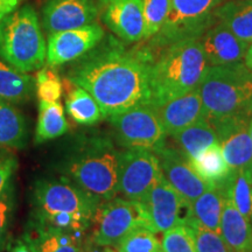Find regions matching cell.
<instances>
[{"label": "cell", "mask_w": 252, "mask_h": 252, "mask_svg": "<svg viewBox=\"0 0 252 252\" xmlns=\"http://www.w3.org/2000/svg\"><path fill=\"white\" fill-rule=\"evenodd\" d=\"M99 43L70 62L65 78L86 89L98 103L105 118L150 105V50H125L117 43Z\"/></svg>", "instance_id": "obj_1"}, {"label": "cell", "mask_w": 252, "mask_h": 252, "mask_svg": "<svg viewBox=\"0 0 252 252\" xmlns=\"http://www.w3.org/2000/svg\"><path fill=\"white\" fill-rule=\"evenodd\" d=\"M204 121L223 137L252 121V71L245 63L208 65L197 87Z\"/></svg>", "instance_id": "obj_2"}, {"label": "cell", "mask_w": 252, "mask_h": 252, "mask_svg": "<svg viewBox=\"0 0 252 252\" xmlns=\"http://www.w3.org/2000/svg\"><path fill=\"white\" fill-rule=\"evenodd\" d=\"M119 150L111 137L94 131L69 141L56 172L84 190L108 201L118 195Z\"/></svg>", "instance_id": "obj_3"}, {"label": "cell", "mask_w": 252, "mask_h": 252, "mask_svg": "<svg viewBox=\"0 0 252 252\" xmlns=\"http://www.w3.org/2000/svg\"><path fill=\"white\" fill-rule=\"evenodd\" d=\"M207 68L200 40H180L165 47L157 59L152 56L150 105L159 106L196 89Z\"/></svg>", "instance_id": "obj_4"}, {"label": "cell", "mask_w": 252, "mask_h": 252, "mask_svg": "<svg viewBox=\"0 0 252 252\" xmlns=\"http://www.w3.org/2000/svg\"><path fill=\"white\" fill-rule=\"evenodd\" d=\"M0 59L23 72L45 67L46 40L32 5H24L0 21Z\"/></svg>", "instance_id": "obj_5"}, {"label": "cell", "mask_w": 252, "mask_h": 252, "mask_svg": "<svg viewBox=\"0 0 252 252\" xmlns=\"http://www.w3.org/2000/svg\"><path fill=\"white\" fill-rule=\"evenodd\" d=\"M91 228V241L98 247L106 248L113 247L133 230L141 228L151 230V224L140 201L116 196L100 202L94 212Z\"/></svg>", "instance_id": "obj_6"}, {"label": "cell", "mask_w": 252, "mask_h": 252, "mask_svg": "<svg viewBox=\"0 0 252 252\" xmlns=\"http://www.w3.org/2000/svg\"><path fill=\"white\" fill-rule=\"evenodd\" d=\"M32 202L36 212L71 213L93 219L102 200L61 175L37 179L32 188Z\"/></svg>", "instance_id": "obj_7"}, {"label": "cell", "mask_w": 252, "mask_h": 252, "mask_svg": "<svg viewBox=\"0 0 252 252\" xmlns=\"http://www.w3.org/2000/svg\"><path fill=\"white\" fill-rule=\"evenodd\" d=\"M115 138L123 149L156 151L166 143V132L152 105H141L109 116Z\"/></svg>", "instance_id": "obj_8"}, {"label": "cell", "mask_w": 252, "mask_h": 252, "mask_svg": "<svg viewBox=\"0 0 252 252\" xmlns=\"http://www.w3.org/2000/svg\"><path fill=\"white\" fill-rule=\"evenodd\" d=\"M162 175L159 159L153 151H119L118 194H122L124 198L141 202Z\"/></svg>", "instance_id": "obj_9"}, {"label": "cell", "mask_w": 252, "mask_h": 252, "mask_svg": "<svg viewBox=\"0 0 252 252\" xmlns=\"http://www.w3.org/2000/svg\"><path fill=\"white\" fill-rule=\"evenodd\" d=\"M220 0H171V11L159 32V45L168 46L176 41L195 39L206 30Z\"/></svg>", "instance_id": "obj_10"}, {"label": "cell", "mask_w": 252, "mask_h": 252, "mask_svg": "<svg viewBox=\"0 0 252 252\" xmlns=\"http://www.w3.org/2000/svg\"><path fill=\"white\" fill-rule=\"evenodd\" d=\"M159 159L162 173L172 187L180 194L186 206L189 208L191 203L200 197L208 189L216 185L204 181L196 172L187 157L181 153L176 147L166 143L154 151Z\"/></svg>", "instance_id": "obj_11"}, {"label": "cell", "mask_w": 252, "mask_h": 252, "mask_svg": "<svg viewBox=\"0 0 252 252\" xmlns=\"http://www.w3.org/2000/svg\"><path fill=\"white\" fill-rule=\"evenodd\" d=\"M103 37L104 30L97 23L49 34L47 40V63L56 68L75 61L94 48Z\"/></svg>", "instance_id": "obj_12"}, {"label": "cell", "mask_w": 252, "mask_h": 252, "mask_svg": "<svg viewBox=\"0 0 252 252\" xmlns=\"http://www.w3.org/2000/svg\"><path fill=\"white\" fill-rule=\"evenodd\" d=\"M141 203L149 216L151 230L156 234L165 232L184 222L181 212L184 208L187 209V206L165 175L153 186Z\"/></svg>", "instance_id": "obj_13"}, {"label": "cell", "mask_w": 252, "mask_h": 252, "mask_svg": "<svg viewBox=\"0 0 252 252\" xmlns=\"http://www.w3.org/2000/svg\"><path fill=\"white\" fill-rule=\"evenodd\" d=\"M97 17L98 7L93 0H47L41 8L42 28L48 35L94 24Z\"/></svg>", "instance_id": "obj_14"}, {"label": "cell", "mask_w": 252, "mask_h": 252, "mask_svg": "<svg viewBox=\"0 0 252 252\" xmlns=\"http://www.w3.org/2000/svg\"><path fill=\"white\" fill-rule=\"evenodd\" d=\"M98 14L125 42L144 39V0H100Z\"/></svg>", "instance_id": "obj_15"}, {"label": "cell", "mask_w": 252, "mask_h": 252, "mask_svg": "<svg viewBox=\"0 0 252 252\" xmlns=\"http://www.w3.org/2000/svg\"><path fill=\"white\" fill-rule=\"evenodd\" d=\"M84 236L58 229L31 216L21 238L32 252H81Z\"/></svg>", "instance_id": "obj_16"}, {"label": "cell", "mask_w": 252, "mask_h": 252, "mask_svg": "<svg viewBox=\"0 0 252 252\" xmlns=\"http://www.w3.org/2000/svg\"><path fill=\"white\" fill-rule=\"evenodd\" d=\"M153 108L169 137L204 119L203 104L197 88L184 96Z\"/></svg>", "instance_id": "obj_17"}, {"label": "cell", "mask_w": 252, "mask_h": 252, "mask_svg": "<svg viewBox=\"0 0 252 252\" xmlns=\"http://www.w3.org/2000/svg\"><path fill=\"white\" fill-rule=\"evenodd\" d=\"M200 41L208 65H225L242 62L250 46L238 39L222 23L210 28Z\"/></svg>", "instance_id": "obj_18"}, {"label": "cell", "mask_w": 252, "mask_h": 252, "mask_svg": "<svg viewBox=\"0 0 252 252\" xmlns=\"http://www.w3.org/2000/svg\"><path fill=\"white\" fill-rule=\"evenodd\" d=\"M220 236L232 252H252V224L225 195L220 217Z\"/></svg>", "instance_id": "obj_19"}, {"label": "cell", "mask_w": 252, "mask_h": 252, "mask_svg": "<svg viewBox=\"0 0 252 252\" xmlns=\"http://www.w3.org/2000/svg\"><path fill=\"white\" fill-rule=\"evenodd\" d=\"M223 156L231 169L242 171L252 185V141L249 126H239L219 139Z\"/></svg>", "instance_id": "obj_20"}, {"label": "cell", "mask_w": 252, "mask_h": 252, "mask_svg": "<svg viewBox=\"0 0 252 252\" xmlns=\"http://www.w3.org/2000/svg\"><path fill=\"white\" fill-rule=\"evenodd\" d=\"M215 18L238 39L252 43V0H230L214 11Z\"/></svg>", "instance_id": "obj_21"}, {"label": "cell", "mask_w": 252, "mask_h": 252, "mask_svg": "<svg viewBox=\"0 0 252 252\" xmlns=\"http://www.w3.org/2000/svg\"><path fill=\"white\" fill-rule=\"evenodd\" d=\"M67 84V97H65V110L74 122L84 126H91L102 121L104 113L98 103L86 89L71 83L64 78Z\"/></svg>", "instance_id": "obj_22"}, {"label": "cell", "mask_w": 252, "mask_h": 252, "mask_svg": "<svg viewBox=\"0 0 252 252\" xmlns=\"http://www.w3.org/2000/svg\"><path fill=\"white\" fill-rule=\"evenodd\" d=\"M224 200V189L222 186H215L197 197L186 213L193 216L201 225L220 234V217Z\"/></svg>", "instance_id": "obj_23"}, {"label": "cell", "mask_w": 252, "mask_h": 252, "mask_svg": "<svg viewBox=\"0 0 252 252\" xmlns=\"http://www.w3.org/2000/svg\"><path fill=\"white\" fill-rule=\"evenodd\" d=\"M35 89L33 77L0 59V99L12 104L27 102Z\"/></svg>", "instance_id": "obj_24"}, {"label": "cell", "mask_w": 252, "mask_h": 252, "mask_svg": "<svg viewBox=\"0 0 252 252\" xmlns=\"http://www.w3.org/2000/svg\"><path fill=\"white\" fill-rule=\"evenodd\" d=\"M172 138L176 145V149L181 151L188 160L194 159L197 154L207 150L208 147L220 144L214 128L204 119L184 128L172 135Z\"/></svg>", "instance_id": "obj_25"}, {"label": "cell", "mask_w": 252, "mask_h": 252, "mask_svg": "<svg viewBox=\"0 0 252 252\" xmlns=\"http://www.w3.org/2000/svg\"><path fill=\"white\" fill-rule=\"evenodd\" d=\"M28 137L24 115L12 103L0 99V146L24 149Z\"/></svg>", "instance_id": "obj_26"}, {"label": "cell", "mask_w": 252, "mask_h": 252, "mask_svg": "<svg viewBox=\"0 0 252 252\" xmlns=\"http://www.w3.org/2000/svg\"><path fill=\"white\" fill-rule=\"evenodd\" d=\"M67 131L68 123L60 100L59 102L40 100L39 118H37L34 144L41 145L48 140L56 139L67 133Z\"/></svg>", "instance_id": "obj_27"}, {"label": "cell", "mask_w": 252, "mask_h": 252, "mask_svg": "<svg viewBox=\"0 0 252 252\" xmlns=\"http://www.w3.org/2000/svg\"><path fill=\"white\" fill-rule=\"evenodd\" d=\"M189 161L193 166L194 171L204 181L216 186H222L224 184L231 172V168L225 161L220 144L208 147L207 150L202 151Z\"/></svg>", "instance_id": "obj_28"}, {"label": "cell", "mask_w": 252, "mask_h": 252, "mask_svg": "<svg viewBox=\"0 0 252 252\" xmlns=\"http://www.w3.org/2000/svg\"><path fill=\"white\" fill-rule=\"evenodd\" d=\"M222 187L226 196L252 224V185L247 180L242 171L231 169Z\"/></svg>", "instance_id": "obj_29"}, {"label": "cell", "mask_w": 252, "mask_h": 252, "mask_svg": "<svg viewBox=\"0 0 252 252\" xmlns=\"http://www.w3.org/2000/svg\"><path fill=\"white\" fill-rule=\"evenodd\" d=\"M184 222L193 236L197 252H232L220 234L201 225L188 213H186Z\"/></svg>", "instance_id": "obj_30"}, {"label": "cell", "mask_w": 252, "mask_h": 252, "mask_svg": "<svg viewBox=\"0 0 252 252\" xmlns=\"http://www.w3.org/2000/svg\"><path fill=\"white\" fill-rule=\"evenodd\" d=\"M32 217L46 224L78 235H86L93 223V219L90 217L71 213H43L33 210Z\"/></svg>", "instance_id": "obj_31"}, {"label": "cell", "mask_w": 252, "mask_h": 252, "mask_svg": "<svg viewBox=\"0 0 252 252\" xmlns=\"http://www.w3.org/2000/svg\"><path fill=\"white\" fill-rule=\"evenodd\" d=\"M118 252H165L156 232L150 229H137L131 231L113 245Z\"/></svg>", "instance_id": "obj_32"}, {"label": "cell", "mask_w": 252, "mask_h": 252, "mask_svg": "<svg viewBox=\"0 0 252 252\" xmlns=\"http://www.w3.org/2000/svg\"><path fill=\"white\" fill-rule=\"evenodd\" d=\"M17 189L12 179L0 193V252L9 243V231L17 210Z\"/></svg>", "instance_id": "obj_33"}, {"label": "cell", "mask_w": 252, "mask_h": 252, "mask_svg": "<svg viewBox=\"0 0 252 252\" xmlns=\"http://www.w3.org/2000/svg\"><path fill=\"white\" fill-rule=\"evenodd\" d=\"M171 11V0H144V39L158 34Z\"/></svg>", "instance_id": "obj_34"}, {"label": "cell", "mask_w": 252, "mask_h": 252, "mask_svg": "<svg viewBox=\"0 0 252 252\" xmlns=\"http://www.w3.org/2000/svg\"><path fill=\"white\" fill-rule=\"evenodd\" d=\"M36 96L43 102H59L62 96V81L54 67H42L35 78Z\"/></svg>", "instance_id": "obj_35"}, {"label": "cell", "mask_w": 252, "mask_h": 252, "mask_svg": "<svg viewBox=\"0 0 252 252\" xmlns=\"http://www.w3.org/2000/svg\"><path fill=\"white\" fill-rule=\"evenodd\" d=\"M162 249L165 252H197L193 236L185 222L162 232Z\"/></svg>", "instance_id": "obj_36"}, {"label": "cell", "mask_w": 252, "mask_h": 252, "mask_svg": "<svg viewBox=\"0 0 252 252\" xmlns=\"http://www.w3.org/2000/svg\"><path fill=\"white\" fill-rule=\"evenodd\" d=\"M18 166V159L13 153L4 147L0 149V193L6 187V185L13 179Z\"/></svg>", "instance_id": "obj_37"}, {"label": "cell", "mask_w": 252, "mask_h": 252, "mask_svg": "<svg viewBox=\"0 0 252 252\" xmlns=\"http://www.w3.org/2000/svg\"><path fill=\"white\" fill-rule=\"evenodd\" d=\"M23 0H0V21L5 17L13 13Z\"/></svg>", "instance_id": "obj_38"}, {"label": "cell", "mask_w": 252, "mask_h": 252, "mask_svg": "<svg viewBox=\"0 0 252 252\" xmlns=\"http://www.w3.org/2000/svg\"><path fill=\"white\" fill-rule=\"evenodd\" d=\"M8 252H32L28 245L25 243L23 238L15 239L13 242H9L7 245Z\"/></svg>", "instance_id": "obj_39"}, {"label": "cell", "mask_w": 252, "mask_h": 252, "mask_svg": "<svg viewBox=\"0 0 252 252\" xmlns=\"http://www.w3.org/2000/svg\"><path fill=\"white\" fill-rule=\"evenodd\" d=\"M100 248L97 244H94L93 241H91L90 237L88 239H84L83 244H82L81 252H104V250H100Z\"/></svg>", "instance_id": "obj_40"}, {"label": "cell", "mask_w": 252, "mask_h": 252, "mask_svg": "<svg viewBox=\"0 0 252 252\" xmlns=\"http://www.w3.org/2000/svg\"><path fill=\"white\" fill-rule=\"evenodd\" d=\"M245 64H247L248 68L252 71V43L249 46L247 54H245Z\"/></svg>", "instance_id": "obj_41"}, {"label": "cell", "mask_w": 252, "mask_h": 252, "mask_svg": "<svg viewBox=\"0 0 252 252\" xmlns=\"http://www.w3.org/2000/svg\"><path fill=\"white\" fill-rule=\"evenodd\" d=\"M249 133H250V138L252 141V121L250 122V124H249Z\"/></svg>", "instance_id": "obj_42"}, {"label": "cell", "mask_w": 252, "mask_h": 252, "mask_svg": "<svg viewBox=\"0 0 252 252\" xmlns=\"http://www.w3.org/2000/svg\"><path fill=\"white\" fill-rule=\"evenodd\" d=\"M104 252H118V251H116V250H112V249H110L109 247H106L105 249H104Z\"/></svg>", "instance_id": "obj_43"}]
</instances>
